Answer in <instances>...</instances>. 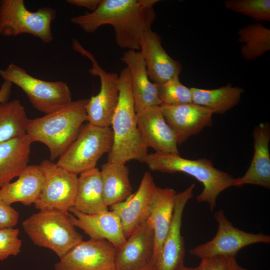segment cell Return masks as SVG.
Segmentation results:
<instances>
[{"instance_id":"4316f807","label":"cell","mask_w":270,"mask_h":270,"mask_svg":"<svg viewBox=\"0 0 270 270\" xmlns=\"http://www.w3.org/2000/svg\"><path fill=\"white\" fill-rule=\"evenodd\" d=\"M192 102L208 108L214 114H224L240 102L244 90L228 84L215 89L190 88Z\"/></svg>"},{"instance_id":"d6986e66","label":"cell","mask_w":270,"mask_h":270,"mask_svg":"<svg viewBox=\"0 0 270 270\" xmlns=\"http://www.w3.org/2000/svg\"><path fill=\"white\" fill-rule=\"evenodd\" d=\"M69 212L72 213H69V216L72 224L82 230L90 238L106 240L116 248L126 242L120 218L112 210L88 214L72 207Z\"/></svg>"},{"instance_id":"e575fe53","label":"cell","mask_w":270,"mask_h":270,"mask_svg":"<svg viewBox=\"0 0 270 270\" xmlns=\"http://www.w3.org/2000/svg\"><path fill=\"white\" fill-rule=\"evenodd\" d=\"M102 0H68L66 2L78 7L88 8L92 12L98 7Z\"/></svg>"},{"instance_id":"f546056e","label":"cell","mask_w":270,"mask_h":270,"mask_svg":"<svg viewBox=\"0 0 270 270\" xmlns=\"http://www.w3.org/2000/svg\"><path fill=\"white\" fill-rule=\"evenodd\" d=\"M225 7L256 21L270 22V0H226Z\"/></svg>"},{"instance_id":"74e56055","label":"cell","mask_w":270,"mask_h":270,"mask_svg":"<svg viewBox=\"0 0 270 270\" xmlns=\"http://www.w3.org/2000/svg\"><path fill=\"white\" fill-rule=\"evenodd\" d=\"M178 270H196V268L188 267L183 264Z\"/></svg>"},{"instance_id":"9c48e42d","label":"cell","mask_w":270,"mask_h":270,"mask_svg":"<svg viewBox=\"0 0 270 270\" xmlns=\"http://www.w3.org/2000/svg\"><path fill=\"white\" fill-rule=\"evenodd\" d=\"M72 48L74 50L90 60L92 66L88 69V72L100 79L99 92L88 98L86 106L87 122L98 126L110 127L118 101V75L104 70L92 54L85 49L75 38L72 40Z\"/></svg>"},{"instance_id":"6da1fadb","label":"cell","mask_w":270,"mask_h":270,"mask_svg":"<svg viewBox=\"0 0 270 270\" xmlns=\"http://www.w3.org/2000/svg\"><path fill=\"white\" fill-rule=\"evenodd\" d=\"M158 0H102L94 11L71 18L84 31L94 32L102 26L114 30L115 40L122 48L138 50L144 34L151 30Z\"/></svg>"},{"instance_id":"83f0119b","label":"cell","mask_w":270,"mask_h":270,"mask_svg":"<svg viewBox=\"0 0 270 270\" xmlns=\"http://www.w3.org/2000/svg\"><path fill=\"white\" fill-rule=\"evenodd\" d=\"M238 34L241 54L246 61L256 60L270 50V29L262 24L244 26Z\"/></svg>"},{"instance_id":"836d02e7","label":"cell","mask_w":270,"mask_h":270,"mask_svg":"<svg viewBox=\"0 0 270 270\" xmlns=\"http://www.w3.org/2000/svg\"><path fill=\"white\" fill-rule=\"evenodd\" d=\"M228 258L216 256L201 259L196 270H228Z\"/></svg>"},{"instance_id":"4dcf8cb0","label":"cell","mask_w":270,"mask_h":270,"mask_svg":"<svg viewBox=\"0 0 270 270\" xmlns=\"http://www.w3.org/2000/svg\"><path fill=\"white\" fill-rule=\"evenodd\" d=\"M160 106H176L192 102L190 88L184 85L179 78L157 84Z\"/></svg>"},{"instance_id":"30bf717a","label":"cell","mask_w":270,"mask_h":270,"mask_svg":"<svg viewBox=\"0 0 270 270\" xmlns=\"http://www.w3.org/2000/svg\"><path fill=\"white\" fill-rule=\"evenodd\" d=\"M214 217L218 224L214 236L189 251L192 255L200 260L219 256L236 258L238 252L246 246L270 243L269 235L248 232L234 226L222 210L216 212Z\"/></svg>"},{"instance_id":"8d00e7d4","label":"cell","mask_w":270,"mask_h":270,"mask_svg":"<svg viewBox=\"0 0 270 270\" xmlns=\"http://www.w3.org/2000/svg\"><path fill=\"white\" fill-rule=\"evenodd\" d=\"M228 270H248L238 264L236 258H228Z\"/></svg>"},{"instance_id":"277c9868","label":"cell","mask_w":270,"mask_h":270,"mask_svg":"<svg viewBox=\"0 0 270 270\" xmlns=\"http://www.w3.org/2000/svg\"><path fill=\"white\" fill-rule=\"evenodd\" d=\"M144 162L152 171L183 172L200 182L204 188L196 200L207 203L212 212L216 206L219 194L233 186L235 179L231 174L216 168L212 162L206 158L190 160L182 158L180 154L155 152L148 154Z\"/></svg>"},{"instance_id":"d4e9b609","label":"cell","mask_w":270,"mask_h":270,"mask_svg":"<svg viewBox=\"0 0 270 270\" xmlns=\"http://www.w3.org/2000/svg\"><path fill=\"white\" fill-rule=\"evenodd\" d=\"M73 208L88 214L108 210L104 198L100 172L97 168H90L80 174Z\"/></svg>"},{"instance_id":"4fadbf2b","label":"cell","mask_w":270,"mask_h":270,"mask_svg":"<svg viewBox=\"0 0 270 270\" xmlns=\"http://www.w3.org/2000/svg\"><path fill=\"white\" fill-rule=\"evenodd\" d=\"M194 187V184H192L184 190L176 193L171 225L158 256L152 262L153 270H178L184 264L185 246L181 234L182 218L187 202L193 196Z\"/></svg>"},{"instance_id":"2e32d148","label":"cell","mask_w":270,"mask_h":270,"mask_svg":"<svg viewBox=\"0 0 270 270\" xmlns=\"http://www.w3.org/2000/svg\"><path fill=\"white\" fill-rule=\"evenodd\" d=\"M167 123L176 134L178 146L212 124L213 112L193 102L176 106H160Z\"/></svg>"},{"instance_id":"9a60e30c","label":"cell","mask_w":270,"mask_h":270,"mask_svg":"<svg viewBox=\"0 0 270 270\" xmlns=\"http://www.w3.org/2000/svg\"><path fill=\"white\" fill-rule=\"evenodd\" d=\"M136 122L146 145L156 152L178 154L177 138L166 122L160 106L146 108L136 113Z\"/></svg>"},{"instance_id":"5bb4252c","label":"cell","mask_w":270,"mask_h":270,"mask_svg":"<svg viewBox=\"0 0 270 270\" xmlns=\"http://www.w3.org/2000/svg\"><path fill=\"white\" fill-rule=\"evenodd\" d=\"M157 188L150 173L146 172L136 192L125 200L110 206L120 218L126 238L148 220Z\"/></svg>"},{"instance_id":"ac0fdd59","label":"cell","mask_w":270,"mask_h":270,"mask_svg":"<svg viewBox=\"0 0 270 270\" xmlns=\"http://www.w3.org/2000/svg\"><path fill=\"white\" fill-rule=\"evenodd\" d=\"M140 52L150 80L156 84L179 78L180 63L171 58L163 48L162 38L152 30L142 36Z\"/></svg>"},{"instance_id":"7c38bea8","label":"cell","mask_w":270,"mask_h":270,"mask_svg":"<svg viewBox=\"0 0 270 270\" xmlns=\"http://www.w3.org/2000/svg\"><path fill=\"white\" fill-rule=\"evenodd\" d=\"M116 247L104 240H82L54 265L55 270H115Z\"/></svg>"},{"instance_id":"8fae6325","label":"cell","mask_w":270,"mask_h":270,"mask_svg":"<svg viewBox=\"0 0 270 270\" xmlns=\"http://www.w3.org/2000/svg\"><path fill=\"white\" fill-rule=\"evenodd\" d=\"M40 166L44 180L40 197L34 204L36 208L68 212L75 202L78 175L58 166L50 160H44Z\"/></svg>"},{"instance_id":"603a6c76","label":"cell","mask_w":270,"mask_h":270,"mask_svg":"<svg viewBox=\"0 0 270 270\" xmlns=\"http://www.w3.org/2000/svg\"><path fill=\"white\" fill-rule=\"evenodd\" d=\"M32 142L25 134L0 144V189L28 166Z\"/></svg>"},{"instance_id":"ba28073f","label":"cell","mask_w":270,"mask_h":270,"mask_svg":"<svg viewBox=\"0 0 270 270\" xmlns=\"http://www.w3.org/2000/svg\"><path fill=\"white\" fill-rule=\"evenodd\" d=\"M112 144L110 127H100L88 122L82 126L76 139L56 164L78 175L95 168L102 156L110 152Z\"/></svg>"},{"instance_id":"f35d334b","label":"cell","mask_w":270,"mask_h":270,"mask_svg":"<svg viewBox=\"0 0 270 270\" xmlns=\"http://www.w3.org/2000/svg\"><path fill=\"white\" fill-rule=\"evenodd\" d=\"M137 270H153V269L152 266L151 265Z\"/></svg>"},{"instance_id":"d6a6232c","label":"cell","mask_w":270,"mask_h":270,"mask_svg":"<svg viewBox=\"0 0 270 270\" xmlns=\"http://www.w3.org/2000/svg\"><path fill=\"white\" fill-rule=\"evenodd\" d=\"M20 214L11 205L0 198V228H14L18 224Z\"/></svg>"},{"instance_id":"484cf974","label":"cell","mask_w":270,"mask_h":270,"mask_svg":"<svg viewBox=\"0 0 270 270\" xmlns=\"http://www.w3.org/2000/svg\"><path fill=\"white\" fill-rule=\"evenodd\" d=\"M100 172L104 198L108 207L125 200L132 194L126 164L107 161Z\"/></svg>"},{"instance_id":"52a82bcc","label":"cell","mask_w":270,"mask_h":270,"mask_svg":"<svg viewBox=\"0 0 270 270\" xmlns=\"http://www.w3.org/2000/svg\"><path fill=\"white\" fill-rule=\"evenodd\" d=\"M0 76L4 80L20 88L32 106L45 114L60 110L72 101L70 89L65 82L38 78L14 63L5 69L0 68Z\"/></svg>"},{"instance_id":"f1b7e54d","label":"cell","mask_w":270,"mask_h":270,"mask_svg":"<svg viewBox=\"0 0 270 270\" xmlns=\"http://www.w3.org/2000/svg\"><path fill=\"white\" fill-rule=\"evenodd\" d=\"M28 119L19 100L0 104V144L26 134Z\"/></svg>"},{"instance_id":"cb8c5ba5","label":"cell","mask_w":270,"mask_h":270,"mask_svg":"<svg viewBox=\"0 0 270 270\" xmlns=\"http://www.w3.org/2000/svg\"><path fill=\"white\" fill-rule=\"evenodd\" d=\"M176 192L170 188L158 187L156 198L148 219L154 232L152 261L158 256L170 230L173 217Z\"/></svg>"},{"instance_id":"44dd1931","label":"cell","mask_w":270,"mask_h":270,"mask_svg":"<svg viewBox=\"0 0 270 270\" xmlns=\"http://www.w3.org/2000/svg\"><path fill=\"white\" fill-rule=\"evenodd\" d=\"M128 68L130 86L136 113L154 106H160L157 84L148 74L146 64L140 52L128 50L120 58Z\"/></svg>"},{"instance_id":"ffe728a7","label":"cell","mask_w":270,"mask_h":270,"mask_svg":"<svg viewBox=\"0 0 270 270\" xmlns=\"http://www.w3.org/2000/svg\"><path fill=\"white\" fill-rule=\"evenodd\" d=\"M254 154L250 164L241 177L235 178L233 186L254 184L270 188V128L268 123H260L253 134Z\"/></svg>"},{"instance_id":"3957f363","label":"cell","mask_w":270,"mask_h":270,"mask_svg":"<svg viewBox=\"0 0 270 270\" xmlns=\"http://www.w3.org/2000/svg\"><path fill=\"white\" fill-rule=\"evenodd\" d=\"M118 104L110 126L113 144L108 161L126 164L134 160L144 162L148 148L138 127L130 71L127 66L118 75Z\"/></svg>"},{"instance_id":"e0dca14e","label":"cell","mask_w":270,"mask_h":270,"mask_svg":"<svg viewBox=\"0 0 270 270\" xmlns=\"http://www.w3.org/2000/svg\"><path fill=\"white\" fill-rule=\"evenodd\" d=\"M154 248V230L146 220L116 248L115 270H137L151 266Z\"/></svg>"},{"instance_id":"d590c367","label":"cell","mask_w":270,"mask_h":270,"mask_svg":"<svg viewBox=\"0 0 270 270\" xmlns=\"http://www.w3.org/2000/svg\"><path fill=\"white\" fill-rule=\"evenodd\" d=\"M12 84L4 80L0 88V104L8 101L12 92Z\"/></svg>"},{"instance_id":"8992f818","label":"cell","mask_w":270,"mask_h":270,"mask_svg":"<svg viewBox=\"0 0 270 270\" xmlns=\"http://www.w3.org/2000/svg\"><path fill=\"white\" fill-rule=\"evenodd\" d=\"M56 15V10L50 6L31 12L23 0H0V35L29 34L44 43H50L53 40L51 24Z\"/></svg>"},{"instance_id":"1f68e13d","label":"cell","mask_w":270,"mask_h":270,"mask_svg":"<svg viewBox=\"0 0 270 270\" xmlns=\"http://www.w3.org/2000/svg\"><path fill=\"white\" fill-rule=\"evenodd\" d=\"M20 230L14 228H0V260L16 256L21 251L22 241L18 238Z\"/></svg>"},{"instance_id":"7a4b0ae2","label":"cell","mask_w":270,"mask_h":270,"mask_svg":"<svg viewBox=\"0 0 270 270\" xmlns=\"http://www.w3.org/2000/svg\"><path fill=\"white\" fill-rule=\"evenodd\" d=\"M88 98L72 101L53 112L28 119L26 134L32 142L45 144L50 159L59 158L77 138L83 124L87 121L86 106Z\"/></svg>"},{"instance_id":"7402d4cb","label":"cell","mask_w":270,"mask_h":270,"mask_svg":"<svg viewBox=\"0 0 270 270\" xmlns=\"http://www.w3.org/2000/svg\"><path fill=\"white\" fill-rule=\"evenodd\" d=\"M44 180L40 165H28L16 180L0 189V198L10 205L17 202L26 206L34 204L40 194Z\"/></svg>"},{"instance_id":"5b68a950","label":"cell","mask_w":270,"mask_h":270,"mask_svg":"<svg viewBox=\"0 0 270 270\" xmlns=\"http://www.w3.org/2000/svg\"><path fill=\"white\" fill-rule=\"evenodd\" d=\"M22 226L35 244L51 250L60 258L83 240L69 212L56 210H40L25 219Z\"/></svg>"}]
</instances>
